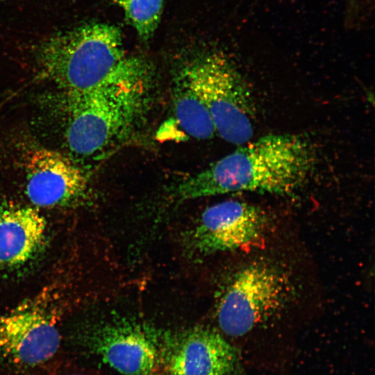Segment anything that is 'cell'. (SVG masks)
Returning <instances> with one entry per match:
<instances>
[{
	"mask_svg": "<svg viewBox=\"0 0 375 375\" xmlns=\"http://www.w3.org/2000/svg\"><path fill=\"white\" fill-rule=\"evenodd\" d=\"M315 162L312 146L302 136L267 134L185 178L174 195L186 201L239 191L288 194L306 181Z\"/></svg>",
	"mask_w": 375,
	"mask_h": 375,
	"instance_id": "cell-1",
	"label": "cell"
},
{
	"mask_svg": "<svg viewBox=\"0 0 375 375\" xmlns=\"http://www.w3.org/2000/svg\"><path fill=\"white\" fill-rule=\"evenodd\" d=\"M38 59L46 74L67 94L99 88L150 66L129 54L115 25L90 22L43 40Z\"/></svg>",
	"mask_w": 375,
	"mask_h": 375,
	"instance_id": "cell-2",
	"label": "cell"
},
{
	"mask_svg": "<svg viewBox=\"0 0 375 375\" xmlns=\"http://www.w3.org/2000/svg\"><path fill=\"white\" fill-rule=\"evenodd\" d=\"M153 80L151 66L97 89L67 94L70 151L90 157L130 136L144 117Z\"/></svg>",
	"mask_w": 375,
	"mask_h": 375,
	"instance_id": "cell-3",
	"label": "cell"
},
{
	"mask_svg": "<svg viewBox=\"0 0 375 375\" xmlns=\"http://www.w3.org/2000/svg\"><path fill=\"white\" fill-rule=\"evenodd\" d=\"M207 107L216 133L244 144L253 135L255 106L251 93L231 62L217 51L199 52L178 70Z\"/></svg>",
	"mask_w": 375,
	"mask_h": 375,
	"instance_id": "cell-4",
	"label": "cell"
},
{
	"mask_svg": "<svg viewBox=\"0 0 375 375\" xmlns=\"http://www.w3.org/2000/svg\"><path fill=\"white\" fill-rule=\"evenodd\" d=\"M288 294L286 277L274 266L254 262L239 271L221 299L217 313L220 329L240 337L278 310Z\"/></svg>",
	"mask_w": 375,
	"mask_h": 375,
	"instance_id": "cell-5",
	"label": "cell"
},
{
	"mask_svg": "<svg viewBox=\"0 0 375 375\" xmlns=\"http://www.w3.org/2000/svg\"><path fill=\"white\" fill-rule=\"evenodd\" d=\"M81 344L122 375H155L160 369L162 344L148 326L117 318L85 328Z\"/></svg>",
	"mask_w": 375,
	"mask_h": 375,
	"instance_id": "cell-6",
	"label": "cell"
},
{
	"mask_svg": "<svg viewBox=\"0 0 375 375\" xmlns=\"http://www.w3.org/2000/svg\"><path fill=\"white\" fill-rule=\"evenodd\" d=\"M47 294L26 300L0 316V354L34 366L51 358L60 344L56 310Z\"/></svg>",
	"mask_w": 375,
	"mask_h": 375,
	"instance_id": "cell-7",
	"label": "cell"
},
{
	"mask_svg": "<svg viewBox=\"0 0 375 375\" xmlns=\"http://www.w3.org/2000/svg\"><path fill=\"white\" fill-rule=\"evenodd\" d=\"M161 367L164 375H237L239 362L220 333L197 327L165 338Z\"/></svg>",
	"mask_w": 375,
	"mask_h": 375,
	"instance_id": "cell-8",
	"label": "cell"
},
{
	"mask_svg": "<svg viewBox=\"0 0 375 375\" xmlns=\"http://www.w3.org/2000/svg\"><path fill=\"white\" fill-rule=\"evenodd\" d=\"M267 222L260 208L234 200L207 208L192 233L193 248L201 254L232 251L258 239Z\"/></svg>",
	"mask_w": 375,
	"mask_h": 375,
	"instance_id": "cell-9",
	"label": "cell"
},
{
	"mask_svg": "<svg viewBox=\"0 0 375 375\" xmlns=\"http://www.w3.org/2000/svg\"><path fill=\"white\" fill-rule=\"evenodd\" d=\"M26 172V194L35 206H69L86 192L88 180L83 170L55 150L40 148L32 151Z\"/></svg>",
	"mask_w": 375,
	"mask_h": 375,
	"instance_id": "cell-10",
	"label": "cell"
},
{
	"mask_svg": "<svg viewBox=\"0 0 375 375\" xmlns=\"http://www.w3.org/2000/svg\"><path fill=\"white\" fill-rule=\"evenodd\" d=\"M47 222L35 208L0 205V271H12L33 261L43 249Z\"/></svg>",
	"mask_w": 375,
	"mask_h": 375,
	"instance_id": "cell-11",
	"label": "cell"
},
{
	"mask_svg": "<svg viewBox=\"0 0 375 375\" xmlns=\"http://www.w3.org/2000/svg\"><path fill=\"white\" fill-rule=\"evenodd\" d=\"M173 107L176 122L189 135L206 140L216 134L205 103L186 79L177 72L173 86Z\"/></svg>",
	"mask_w": 375,
	"mask_h": 375,
	"instance_id": "cell-12",
	"label": "cell"
},
{
	"mask_svg": "<svg viewBox=\"0 0 375 375\" xmlns=\"http://www.w3.org/2000/svg\"><path fill=\"white\" fill-rule=\"evenodd\" d=\"M143 42L150 40L160 22L164 0H112Z\"/></svg>",
	"mask_w": 375,
	"mask_h": 375,
	"instance_id": "cell-13",
	"label": "cell"
},
{
	"mask_svg": "<svg viewBox=\"0 0 375 375\" xmlns=\"http://www.w3.org/2000/svg\"><path fill=\"white\" fill-rule=\"evenodd\" d=\"M71 375H82V374H71Z\"/></svg>",
	"mask_w": 375,
	"mask_h": 375,
	"instance_id": "cell-14",
	"label": "cell"
}]
</instances>
